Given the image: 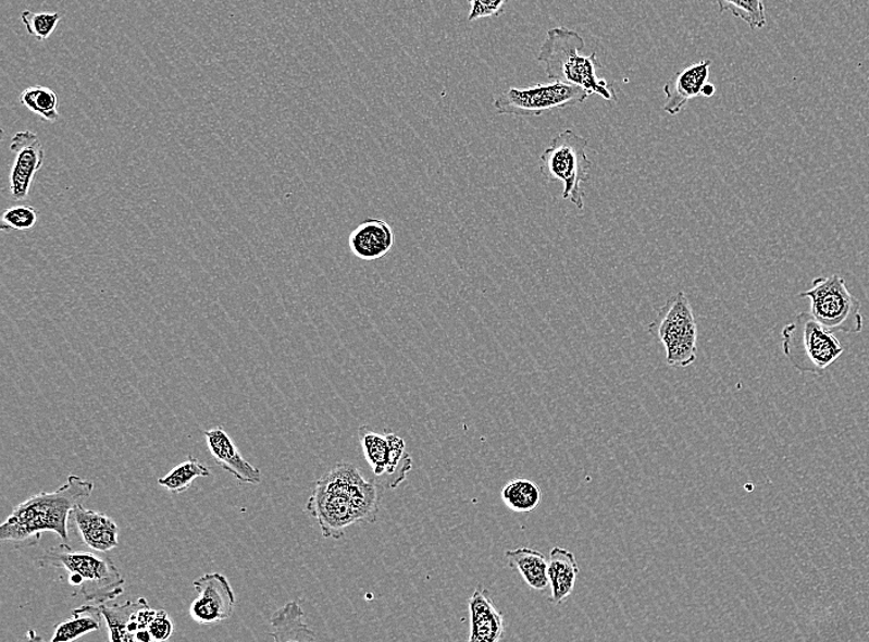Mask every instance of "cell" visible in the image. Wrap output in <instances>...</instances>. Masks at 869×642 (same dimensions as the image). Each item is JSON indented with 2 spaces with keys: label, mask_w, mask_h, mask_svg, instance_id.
<instances>
[{
  "label": "cell",
  "mask_w": 869,
  "mask_h": 642,
  "mask_svg": "<svg viewBox=\"0 0 869 642\" xmlns=\"http://www.w3.org/2000/svg\"><path fill=\"white\" fill-rule=\"evenodd\" d=\"M38 564L40 567L65 571L70 584L77 587L79 594L88 603L115 601L125 590V578L112 558L82 552L66 543L45 550Z\"/></svg>",
  "instance_id": "3"
},
{
  "label": "cell",
  "mask_w": 869,
  "mask_h": 642,
  "mask_svg": "<svg viewBox=\"0 0 869 642\" xmlns=\"http://www.w3.org/2000/svg\"><path fill=\"white\" fill-rule=\"evenodd\" d=\"M349 462L337 464L318 480L307 502V513L316 519L326 539H342L346 530L360 524L347 482Z\"/></svg>",
  "instance_id": "5"
},
{
  "label": "cell",
  "mask_w": 869,
  "mask_h": 642,
  "mask_svg": "<svg viewBox=\"0 0 869 642\" xmlns=\"http://www.w3.org/2000/svg\"><path fill=\"white\" fill-rule=\"evenodd\" d=\"M140 631L137 641H166L173 634V624L164 610L146 608L139 616Z\"/></svg>",
  "instance_id": "27"
},
{
  "label": "cell",
  "mask_w": 869,
  "mask_h": 642,
  "mask_svg": "<svg viewBox=\"0 0 869 642\" xmlns=\"http://www.w3.org/2000/svg\"><path fill=\"white\" fill-rule=\"evenodd\" d=\"M197 598L191 602L189 616L199 626L214 627L231 619L236 603L235 593L222 573H207L194 582Z\"/></svg>",
  "instance_id": "10"
},
{
  "label": "cell",
  "mask_w": 869,
  "mask_h": 642,
  "mask_svg": "<svg viewBox=\"0 0 869 642\" xmlns=\"http://www.w3.org/2000/svg\"><path fill=\"white\" fill-rule=\"evenodd\" d=\"M648 333L663 344L670 366L688 367L697 360V323L684 292L676 293L658 310Z\"/></svg>",
  "instance_id": "8"
},
{
  "label": "cell",
  "mask_w": 869,
  "mask_h": 642,
  "mask_svg": "<svg viewBox=\"0 0 869 642\" xmlns=\"http://www.w3.org/2000/svg\"><path fill=\"white\" fill-rule=\"evenodd\" d=\"M588 140L571 128L558 134L539 158V172L548 182H563L562 198L579 209L584 207L582 183L589 178Z\"/></svg>",
  "instance_id": "6"
},
{
  "label": "cell",
  "mask_w": 869,
  "mask_h": 642,
  "mask_svg": "<svg viewBox=\"0 0 869 642\" xmlns=\"http://www.w3.org/2000/svg\"><path fill=\"white\" fill-rule=\"evenodd\" d=\"M799 297L810 300V314L832 334L862 332L861 301L849 292L846 281L839 274L814 280L811 288L800 293Z\"/></svg>",
  "instance_id": "7"
},
{
  "label": "cell",
  "mask_w": 869,
  "mask_h": 642,
  "mask_svg": "<svg viewBox=\"0 0 869 642\" xmlns=\"http://www.w3.org/2000/svg\"><path fill=\"white\" fill-rule=\"evenodd\" d=\"M720 12H730L744 21L753 30L762 29L767 17L764 0H717Z\"/></svg>",
  "instance_id": "26"
},
{
  "label": "cell",
  "mask_w": 869,
  "mask_h": 642,
  "mask_svg": "<svg viewBox=\"0 0 869 642\" xmlns=\"http://www.w3.org/2000/svg\"><path fill=\"white\" fill-rule=\"evenodd\" d=\"M21 103L39 115L42 121L58 122L60 119L59 97L48 87L35 86L24 89Z\"/></svg>",
  "instance_id": "25"
},
{
  "label": "cell",
  "mask_w": 869,
  "mask_h": 642,
  "mask_svg": "<svg viewBox=\"0 0 869 642\" xmlns=\"http://www.w3.org/2000/svg\"><path fill=\"white\" fill-rule=\"evenodd\" d=\"M782 350L795 370L822 374L840 359L845 348L810 311H803L783 328Z\"/></svg>",
  "instance_id": "4"
},
{
  "label": "cell",
  "mask_w": 869,
  "mask_h": 642,
  "mask_svg": "<svg viewBox=\"0 0 869 642\" xmlns=\"http://www.w3.org/2000/svg\"><path fill=\"white\" fill-rule=\"evenodd\" d=\"M306 614L297 602H289L271 618L274 641H315V632L305 622Z\"/></svg>",
  "instance_id": "19"
},
{
  "label": "cell",
  "mask_w": 869,
  "mask_h": 642,
  "mask_svg": "<svg viewBox=\"0 0 869 642\" xmlns=\"http://www.w3.org/2000/svg\"><path fill=\"white\" fill-rule=\"evenodd\" d=\"M104 621L98 605L86 604L73 610L72 617L54 629L52 642L75 641L89 632L98 631Z\"/></svg>",
  "instance_id": "22"
},
{
  "label": "cell",
  "mask_w": 869,
  "mask_h": 642,
  "mask_svg": "<svg viewBox=\"0 0 869 642\" xmlns=\"http://www.w3.org/2000/svg\"><path fill=\"white\" fill-rule=\"evenodd\" d=\"M94 491V482L71 474L57 491L41 492L21 503L0 527V540L15 548H30L39 545L44 533H53L70 544L71 511Z\"/></svg>",
  "instance_id": "1"
},
{
  "label": "cell",
  "mask_w": 869,
  "mask_h": 642,
  "mask_svg": "<svg viewBox=\"0 0 869 642\" xmlns=\"http://www.w3.org/2000/svg\"><path fill=\"white\" fill-rule=\"evenodd\" d=\"M585 48L582 36L567 27H554L547 32L537 54L538 62L545 64L548 79L580 87L589 96L598 95L606 100H617L616 90L597 75L601 63L597 53L583 54Z\"/></svg>",
  "instance_id": "2"
},
{
  "label": "cell",
  "mask_w": 869,
  "mask_h": 642,
  "mask_svg": "<svg viewBox=\"0 0 869 642\" xmlns=\"http://www.w3.org/2000/svg\"><path fill=\"white\" fill-rule=\"evenodd\" d=\"M97 605L107 624L109 640L137 641L139 614L142 609L150 607L148 601L140 598L135 602H125L121 605H105V603Z\"/></svg>",
  "instance_id": "17"
},
{
  "label": "cell",
  "mask_w": 869,
  "mask_h": 642,
  "mask_svg": "<svg viewBox=\"0 0 869 642\" xmlns=\"http://www.w3.org/2000/svg\"><path fill=\"white\" fill-rule=\"evenodd\" d=\"M506 557L511 567L519 571L525 583L535 591H545L548 580V559L542 553L529 547L508 550Z\"/></svg>",
  "instance_id": "20"
},
{
  "label": "cell",
  "mask_w": 869,
  "mask_h": 642,
  "mask_svg": "<svg viewBox=\"0 0 869 642\" xmlns=\"http://www.w3.org/2000/svg\"><path fill=\"white\" fill-rule=\"evenodd\" d=\"M22 21L26 27L27 34L34 38L45 41L50 38L62 20L60 13H34L32 11H24L21 14Z\"/></svg>",
  "instance_id": "28"
},
{
  "label": "cell",
  "mask_w": 869,
  "mask_h": 642,
  "mask_svg": "<svg viewBox=\"0 0 869 642\" xmlns=\"http://www.w3.org/2000/svg\"><path fill=\"white\" fill-rule=\"evenodd\" d=\"M395 234L386 220L370 219L357 226L349 237L351 252L362 261H376L388 255Z\"/></svg>",
  "instance_id": "15"
},
{
  "label": "cell",
  "mask_w": 869,
  "mask_h": 642,
  "mask_svg": "<svg viewBox=\"0 0 869 642\" xmlns=\"http://www.w3.org/2000/svg\"><path fill=\"white\" fill-rule=\"evenodd\" d=\"M70 522L84 543L97 553L112 552L119 545L116 522L103 513L88 510L82 504L72 509Z\"/></svg>",
  "instance_id": "13"
},
{
  "label": "cell",
  "mask_w": 869,
  "mask_h": 642,
  "mask_svg": "<svg viewBox=\"0 0 869 642\" xmlns=\"http://www.w3.org/2000/svg\"><path fill=\"white\" fill-rule=\"evenodd\" d=\"M359 439L365 461L381 483H386L390 472V447L387 433L378 434L368 425H363L359 429Z\"/></svg>",
  "instance_id": "21"
},
{
  "label": "cell",
  "mask_w": 869,
  "mask_h": 642,
  "mask_svg": "<svg viewBox=\"0 0 869 642\" xmlns=\"http://www.w3.org/2000/svg\"><path fill=\"white\" fill-rule=\"evenodd\" d=\"M500 495L506 506L519 514L534 511L543 501V492L538 485L525 479L508 482Z\"/></svg>",
  "instance_id": "23"
},
{
  "label": "cell",
  "mask_w": 869,
  "mask_h": 642,
  "mask_svg": "<svg viewBox=\"0 0 869 642\" xmlns=\"http://www.w3.org/2000/svg\"><path fill=\"white\" fill-rule=\"evenodd\" d=\"M39 213L30 206L8 208L2 217V232L30 231L38 223Z\"/></svg>",
  "instance_id": "29"
},
{
  "label": "cell",
  "mask_w": 869,
  "mask_h": 642,
  "mask_svg": "<svg viewBox=\"0 0 869 642\" xmlns=\"http://www.w3.org/2000/svg\"><path fill=\"white\" fill-rule=\"evenodd\" d=\"M580 575L578 558L562 547H555L548 558V580H550L554 604H561L570 597Z\"/></svg>",
  "instance_id": "18"
},
{
  "label": "cell",
  "mask_w": 869,
  "mask_h": 642,
  "mask_svg": "<svg viewBox=\"0 0 869 642\" xmlns=\"http://www.w3.org/2000/svg\"><path fill=\"white\" fill-rule=\"evenodd\" d=\"M15 153L9 186L14 200H24L29 196L35 174L45 161V151L40 137L30 131L16 133L11 143Z\"/></svg>",
  "instance_id": "11"
},
{
  "label": "cell",
  "mask_w": 869,
  "mask_h": 642,
  "mask_svg": "<svg viewBox=\"0 0 869 642\" xmlns=\"http://www.w3.org/2000/svg\"><path fill=\"white\" fill-rule=\"evenodd\" d=\"M471 12L470 22L496 17L505 13L509 0H469Z\"/></svg>",
  "instance_id": "30"
},
{
  "label": "cell",
  "mask_w": 869,
  "mask_h": 642,
  "mask_svg": "<svg viewBox=\"0 0 869 642\" xmlns=\"http://www.w3.org/2000/svg\"><path fill=\"white\" fill-rule=\"evenodd\" d=\"M711 61L703 60L676 72L663 88L666 104L663 110L670 115L682 112L691 99L702 96V89L708 84Z\"/></svg>",
  "instance_id": "14"
},
{
  "label": "cell",
  "mask_w": 869,
  "mask_h": 642,
  "mask_svg": "<svg viewBox=\"0 0 869 642\" xmlns=\"http://www.w3.org/2000/svg\"><path fill=\"white\" fill-rule=\"evenodd\" d=\"M589 95L580 87L551 81L526 88H509L494 99L499 115L542 116L556 109L585 102Z\"/></svg>",
  "instance_id": "9"
},
{
  "label": "cell",
  "mask_w": 869,
  "mask_h": 642,
  "mask_svg": "<svg viewBox=\"0 0 869 642\" xmlns=\"http://www.w3.org/2000/svg\"><path fill=\"white\" fill-rule=\"evenodd\" d=\"M471 613V642H498L505 635V618L494 607L488 591L477 587L469 602Z\"/></svg>",
  "instance_id": "16"
},
{
  "label": "cell",
  "mask_w": 869,
  "mask_h": 642,
  "mask_svg": "<svg viewBox=\"0 0 869 642\" xmlns=\"http://www.w3.org/2000/svg\"><path fill=\"white\" fill-rule=\"evenodd\" d=\"M210 476V470L197 458L189 456L188 460L182 462L173 469L167 476L158 481L161 487L171 491L172 493H185L191 487V484L201 477Z\"/></svg>",
  "instance_id": "24"
},
{
  "label": "cell",
  "mask_w": 869,
  "mask_h": 642,
  "mask_svg": "<svg viewBox=\"0 0 869 642\" xmlns=\"http://www.w3.org/2000/svg\"><path fill=\"white\" fill-rule=\"evenodd\" d=\"M716 91H717L716 86L709 84V82H708V84L706 86H704L703 89H702V96L706 97V98H710L713 95H716Z\"/></svg>",
  "instance_id": "31"
},
{
  "label": "cell",
  "mask_w": 869,
  "mask_h": 642,
  "mask_svg": "<svg viewBox=\"0 0 869 642\" xmlns=\"http://www.w3.org/2000/svg\"><path fill=\"white\" fill-rule=\"evenodd\" d=\"M204 437L209 453L213 456L218 466L233 474L240 483H261V471L245 460L232 437L225 433L223 428L218 427L212 430H206Z\"/></svg>",
  "instance_id": "12"
}]
</instances>
